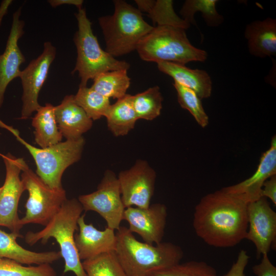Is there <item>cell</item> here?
Instances as JSON below:
<instances>
[{"label":"cell","instance_id":"cell-1","mask_svg":"<svg viewBox=\"0 0 276 276\" xmlns=\"http://www.w3.org/2000/svg\"><path fill=\"white\" fill-rule=\"evenodd\" d=\"M248 203L242 196L222 188L204 196L194 212L193 226L196 234L213 247L237 245L245 239Z\"/></svg>","mask_w":276,"mask_h":276},{"label":"cell","instance_id":"cell-2","mask_svg":"<svg viewBox=\"0 0 276 276\" xmlns=\"http://www.w3.org/2000/svg\"><path fill=\"white\" fill-rule=\"evenodd\" d=\"M117 231L114 252L127 276H152L179 263L183 258L181 248L172 242L150 244L137 240L125 226Z\"/></svg>","mask_w":276,"mask_h":276},{"label":"cell","instance_id":"cell-3","mask_svg":"<svg viewBox=\"0 0 276 276\" xmlns=\"http://www.w3.org/2000/svg\"><path fill=\"white\" fill-rule=\"evenodd\" d=\"M83 211L78 199H67L42 229L28 232L25 236L26 242L31 246L40 241L46 243L50 238H54L59 245L64 261L63 273L73 272L75 276H87L78 256L74 235Z\"/></svg>","mask_w":276,"mask_h":276},{"label":"cell","instance_id":"cell-4","mask_svg":"<svg viewBox=\"0 0 276 276\" xmlns=\"http://www.w3.org/2000/svg\"><path fill=\"white\" fill-rule=\"evenodd\" d=\"M112 15L99 18L106 47L113 57L124 55L136 49L141 40L153 29L142 12L122 0L113 1Z\"/></svg>","mask_w":276,"mask_h":276},{"label":"cell","instance_id":"cell-5","mask_svg":"<svg viewBox=\"0 0 276 276\" xmlns=\"http://www.w3.org/2000/svg\"><path fill=\"white\" fill-rule=\"evenodd\" d=\"M136 50L146 61L169 62L185 65L192 61H205L207 52L193 45L185 29L170 26H157L139 42Z\"/></svg>","mask_w":276,"mask_h":276},{"label":"cell","instance_id":"cell-6","mask_svg":"<svg viewBox=\"0 0 276 276\" xmlns=\"http://www.w3.org/2000/svg\"><path fill=\"white\" fill-rule=\"evenodd\" d=\"M78 29L74 41L77 49L76 65L72 74L78 73L79 86H86L88 81L101 73L122 69L128 70L130 64L116 59L100 46L91 28V23L84 9H78L75 14Z\"/></svg>","mask_w":276,"mask_h":276},{"label":"cell","instance_id":"cell-7","mask_svg":"<svg viewBox=\"0 0 276 276\" xmlns=\"http://www.w3.org/2000/svg\"><path fill=\"white\" fill-rule=\"evenodd\" d=\"M0 126L4 127L16 137L28 150L36 166V174L50 188L63 189L61 178L65 170L79 161L85 144L83 137L76 140H66L53 146L44 148L36 147L20 136L19 131L0 120Z\"/></svg>","mask_w":276,"mask_h":276},{"label":"cell","instance_id":"cell-8","mask_svg":"<svg viewBox=\"0 0 276 276\" xmlns=\"http://www.w3.org/2000/svg\"><path fill=\"white\" fill-rule=\"evenodd\" d=\"M21 179L29 197L25 204V215L20 224H38L45 226L67 199L64 189H53L47 186L26 162L22 167Z\"/></svg>","mask_w":276,"mask_h":276},{"label":"cell","instance_id":"cell-9","mask_svg":"<svg viewBox=\"0 0 276 276\" xmlns=\"http://www.w3.org/2000/svg\"><path fill=\"white\" fill-rule=\"evenodd\" d=\"M78 199L83 211L96 212L105 220L107 227L114 231L119 229L125 208L118 177L113 171L106 170L97 190L80 195Z\"/></svg>","mask_w":276,"mask_h":276},{"label":"cell","instance_id":"cell-10","mask_svg":"<svg viewBox=\"0 0 276 276\" xmlns=\"http://www.w3.org/2000/svg\"><path fill=\"white\" fill-rule=\"evenodd\" d=\"M6 168V177L0 192V226L8 228L19 237L20 224L18 207L20 198L25 191L20 177L23 164L22 158H16L10 153L2 155Z\"/></svg>","mask_w":276,"mask_h":276},{"label":"cell","instance_id":"cell-11","mask_svg":"<svg viewBox=\"0 0 276 276\" xmlns=\"http://www.w3.org/2000/svg\"><path fill=\"white\" fill-rule=\"evenodd\" d=\"M156 177L155 170L142 159H138L131 168L119 173L117 177L125 209L147 208L150 205Z\"/></svg>","mask_w":276,"mask_h":276},{"label":"cell","instance_id":"cell-12","mask_svg":"<svg viewBox=\"0 0 276 276\" xmlns=\"http://www.w3.org/2000/svg\"><path fill=\"white\" fill-rule=\"evenodd\" d=\"M56 55V48L51 42H45L41 54L21 71L19 77L22 87L20 119H28L41 106L38 103L39 94Z\"/></svg>","mask_w":276,"mask_h":276},{"label":"cell","instance_id":"cell-13","mask_svg":"<svg viewBox=\"0 0 276 276\" xmlns=\"http://www.w3.org/2000/svg\"><path fill=\"white\" fill-rule=\"evenodd\" d=\"M248 228L245 239L253 243L256 257L268 254L275 245L276 213L265 197L250 202L247 208Z\"/></svg>","mask_w":276,"mask_h":276},{"label":"cell","instance_id":"cell-14","mask_svg":"<svg viewBox=\"0 0 276 276\" xmlns=\"http://www.w3.org/2000/svg\"><path fill=\"white\" fill-rule=\"evenodd\" d=\"M167 216L166 206L163 203H155L147 208H126L123 220L128 222V229L139 235L144 242L157 244L162 242Z\"/></svg>","mask_w":276,"mask_h":276},{"label":"cell","instance_id":"cell-15","mask_svg":"<svg viewBox=\"0 0 276 276\" xmlns=\"http://www.w3.org/2000/svg\"><path fill=\"white\" fill-rule=\"evenodd\" d=\"M21 8L20 7L13 14L6 48L3 53L0 54V108L8 85L14 79L19 77L21 72L20 66L26 60L18 44L24 34L25 22L20 19Z\"/></svg>","mask_w":276,"mask_h":276},{"label":"cell","instance_id":"cell-16","mask_svg":"<svg viewBox=\"0 0 276 276\" xmlns=\"http://www.w3.org/2000/svg\"><path fill=\"white\" fill-rule=\"evenodd\" d=\"M79 233L75 241L80 259L85 260L102 254L114 251L117 244L115 231L106 227L103 231L85 221V214L78 220Z\"/></svg>","mask_w":276,"mask_h":276},{"label":"cell","instance_id":"cell-17","mask_svg":"<svg viewBox=\"0 0 276 276\" xmlns=\"http://www.w3.org/2000/svg\"><path fill=\"white\" fill-rule=\"evenodd\" d=\"M276 175V137H272L269 148L261 156L257 169L249 178L222 188L225 191L242 196L249 203L261 197L263 183Z\"/></svg>","mask_w":276,"mask_h":276},{"label":"cell","instance_id":"cell-18","mask_svg":"<svg viewBox=\"0 0 276 276\" xmlns=\"http://www.w3.org/2000/svg\"><path fill=\"white\" fill-rule=\"evenodd\" d=\"M54 111L59 130L66 140L79 139L93 126V121L77 104L74 95L65 96Z\"/></svg>","mask_w":276,"mask_h":276},{"label":"cell","instance_id":"cell-19","mask_svg":"<svg viewBox=\"0 0 276 276\" xmlns=\"http://www.w3.org/2000/svg\"><path fill=\"white\" fill-rule=\"evenodd\" d=\"M249 53L265 58L276 56V19L268 17L248 24L244 31Z\"/></svg>","mask_w":276,"mask_h":276},{"label":"cell","instance_id":"cell-20","mask_svg":"<svg viewBox=\"0 0 276 276\" xmlns=\"http://www.w3.org/2000/svg\"><path fill=\"white\" fill-rule=\"evenodd\" d=\"M157 64L159 71L171 77L174 82L194 91L201 99L211 96L212 81L205 71L191 69L185 65L169 62Z\"/></svg>","mask_w":276,"mask_h":276},{"label":"cell","instance_id":"cell-21","mask_svg":"<svg viewBox=\"0 0 276 276\" xmlns=\"http://www.w3.org/2000/svg\"><path fill=\"white\" fill-rule=\"evenodd\" d=\"M19 238L0 229V258H6L28 265L51 264L61 258L60 251L35 252L27 249L16 242Z\"/></svg>","mask_w":276,"mask_h":276},{"label":"cell","instance_id":"cell-22","mask_svg":"<svg viewBox=\"0 0 276 276\" xmlns=\"http://www.w3.org/2000/svg\"><path fill=\"white\" fill-rule=\"evenodd\" d=\"M55 106L50 103L41 106L32 119V125L34 128L36 144L44 148L61 142L60 133L55 118Z\"/></svg>","mask_w":276,"mask_h":276},{"label":"cell","instance_id":"cell-23","mask_svg":"<svg viewBox=\"0 0 276 276\" xmlns=\"http://www.w3.org/2000/svg\"><path fill=\"white\" fill-rule=\"evenodd\" d=\"M132 95L126 94L111 104L105 116L107 127L115 136L127 135L138 119L132 103Z\"/></svg>","mask_w":276,"mask_h":276},{"label":"cell","instance_id":"cell-24","mask_svg":"<svg viewBox=\"0 0 276 276\" xmlns=\"http://www.w3.org/2000/svg\"><path fill=\"white\" fill-rule=\"evenodd\" d=\"M135 2L138 9L141 12H146L154 24L179 27L185 30L190 26L176 14L173 9V1L135 0Z\"/></svg>","mask_w":276,"mask_h":276},{"label":"cell","instance_id":"cell-25","mask_svg":"<svg viewBox=\"0 0 276 276\" xmlns=\"http://www.w3.org/2000/svg\"><path fill=\"white\" fill-rule=\"evenodd\" d=\"M127 71L122 69L101 73L93 79L90 87L108 99H120L127 94L130 84Z\"/></svg>","mask_w":276,"mask_h":276},{"label":"cell","instance_id":"cell-26","mask_svg":"<svg viewBox=\"0 0 276 276\" xmlns=\"http://www.w3.org/2000/svg\"><path fill=\"white\" fill-rule=\"evenodd\" d=\"M218 2L217 0H187L180 11V14L186 22L197 26L194 14L200 12L208 26L216 27L224 20L222 15L216 9Z\"/></svg>","mask_w":276,"mask_h":276},{"label":"cell","instance_id":"cell-27","mask_svg":"<svg viewBox=\"0 0 276 276\" xmlns=\"http://www.w3.org/2000/svg\"><path fill=\"white\" fill-rule=\"evenodd\" d=\"M131 99L138 119L152 121L160 115L163 98L158 86L132 96Z\"/></svg>","mask_w":276,"mask_h":276},{"label":"cell","instance_id":"cell-28","mask_svg":"<svg viewBox=\"0 0 276 276\" xmlns=\"http://www.w3.org/2000/svg\"><path fill=\"white\" fill-rule=\"evenodd\" d=\"M74 98L77 104L93 121L105 117L111 105L109 99L86 86H79Z\"/></svg>","mask_w":276,"mask_h":276},{"label":"cell","instance_id":"cell-29","mask_svg":"<svg viewBox=\"0 0 276 276\" xmlns=\"http://www.w3.org/2000/svg\"><path fill=\"white\" fill-rule=\"evenodd\" d=\"M82 264L87 276H127L114 251L84 260Z\"/></svg>","mask_w":276,"mask_h":276},{"label":"cell","instance_id":"cell-30","mask_svg":"<svg viewBox=\"0 0 276 276\" xmlns=\"http://www.w3.org/2000/svg\"><path fill=\"white\" fill-rule=\"evenodd\" d=\"M173 86L177 91L178 102L183 109L187 110L197 123L202 128L209 123V118L202 106L201 99L193 90L176 82Z\"/></svg>","mask_w":276,"mask_h":276},{"label":"cell","instance_id":"cell-31","mask_svg":"<svg viewBox=\"0 0 276 276\" xmlns=\"http://www.w3.org/2000/svg\"><path fill=\"white\" fill-rule=\"evenodd\" d=\"M50 264L25 266L15 261L0 258V276H56Z\"/></svg>","mask_w":276,"mask_h":276},{"label":"cell","instance_id":"cell-32","mask_svg":"<svg viewBox=\"0 0 276 276\" xmlns=\"http://www.w3.org/2000/svg\"><path fill=\"white\" fill-rule=\"evenodd\" d=\"M152 276H217V273L204 261H190L156 272Z\"/></svg>","mask_w":276,"mask_h":276},{"label":"cell","instance_id":"cell-33","mask_svg":"<svg viewBox=\"0 0 276 276\" xmlns=\"http://www.w3.org/2000/svg\"><path fill=\"white\" fill-rule=\"evenodd\" d=\"M249 259L250 257L247 251L241 249L230 269L223 276H246L245 270Z\"/></svg>","mask_w":276,"mask_h":276},{"label":"cell","instance_id":"cell-34","mask_svg":"<svg viewBox=\"0 0 276 276\" xmlns=\"http://www.w3.org/2000/svg\"><path fill=\"white\" fill-rule=\"evenodd\" d=\"M261 262L252 267L253 273L256 276H276V267L269 260L268 255L262 256Z\"/></svg>","mask_w":276,"mask_h":276},{"label":"cell","instance_id":"cell-35","mask_svg":"<svg viewBox=\"0 0 276 276\" xmlns=\"http://www.w3.org/2000/svg\"><path fill=\"white\" fill-rule=\"evenodd\" d=\"M261 197L270 199L276 205V175H273L263 183L260 193Z\"/></svg>","mask_w":276,"mask_h":276},{"label":"cell","instance_id":"cell-36","mask_svg":"<svg viewBox=\"0 0 276 276\" xmlns=\"http://www.w3.org/2000/svg\"><path fill=\"white\" fill-rule=\"evenodd\" d=\"M48 3L51 7L55 8L62 5H70L75 6L78 9H80L82 6L83 1L82 0H49Z\"/></svg>","mask_w":276,"mask_h":276},{"label":"cell","instance_id":"cell-37","mask_svg":"<svg viewBox=\"0 0 276 276\" xmlns=\"http://www.w3.org/2000/svg\"><path fill=\"white\" fill-rule=\"evenodd\" d=\"M12 0L2 1L0 5V27L1 26L2 20L5 15L8 12V8L12 3Z\"/></svg>","mask_w":276,"mask_h":276},{"label":"cell","instance_id":"cell-38","mask_svg":"<svg viewBox=\"0 0 276 276\" xmlns=\"http://www.w3.org/2000/svg\"><path fill=\"white\" fill-rule=\"evenodd\" d=\"M1 190H2V187H0V192H1Z\"/></svg>","mask_w":276,"mask_h":276},{"label":"cell","instance_id":"cell-39","mask_svg":"<svg viewBox=\"0 0 276 276\" xmlns=\"http://www.w3.org/2000/svg\"><path fill=\"white\" fill-rule=\"evenodd\" d=\"M2 155H3V154L0 153V156H2Z\"/></svg>","mask_w":276,"mask_h":276}]
</instances>
